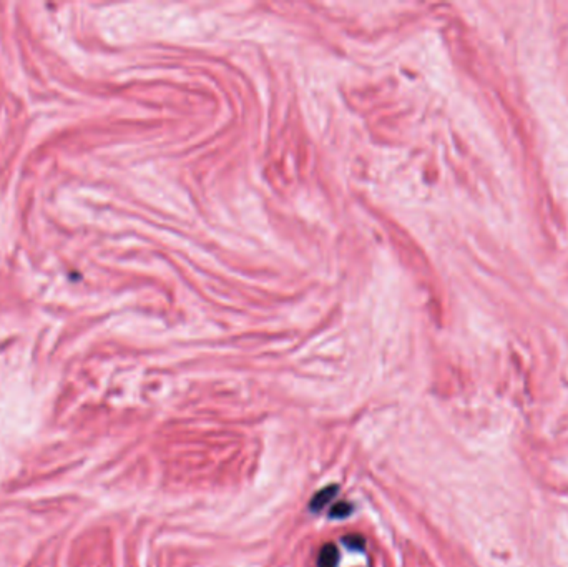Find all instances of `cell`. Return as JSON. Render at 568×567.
I'll use <instances>...</instances> for the list:
<instances>
[{
    "label": "cell",
    "mask_w": 568,
    "mask_h": 567,
    "mask_svg": "<svg viewBox=\"0 0 568 567\" xmlns=\"http://www.w3.org/2000/svg\"><path fill=\"white\" fill-rule=\"evenodd\" d=\"M338 492H339L338 484H329V486L323 487V489L318 491L313 497H311L309 511L314 512V514H318V512L324 509L326 504H329V502L333 501L336 496H338Z\"/></svg>",
    "instance_id": "cell-1"
},
{
    "label": "cell",
    "mask_w": 568,
    "mask_h": 567,
    "mask_svg": "<svg viewBox=\"0 0 568 567\" xmlns=\"http://www.w3.org/2000/svg\"><path fill=\"white\" fill-rule=\"evenodd\" d=\"M343 544L350 551L364 552L365 551V537L360 534H349L343 537Z\"/></svg>",
    "instance_id": "cell-4"
},
{
    "label": "cell",
    "mask_w": 568,
    "mask_h": 567,
    "mask_svg": "<svg viewBox=\"0 0 568 567\" xmlns=\"http://www.w3.org/2000/svg\"><path fill=\"white\" fill-rule=\"evenodd\" d=\"M339 562V551L334 542H326L319 549L318 554V567H338Z\"/></svg>",
    "instance_id": "cell-2"
},
{
    "label": "cell",
    "mask_w": 568,
    "mask_h": 567,
    "mask_svg": "<svg viewBox=\"0 0 568 567\" xmlns=\"http://www.w3.org/2000/svg\"><path fill=\"white\" fill-rule=\"evenodd\" d=\"M353 504H349V502L345 501H339L338 504H334L331 507L329 511V517L331 519H344V517H348L353 514Z\"/></svg>",
    "instance_id": "cell-3"
}]
</instances>
